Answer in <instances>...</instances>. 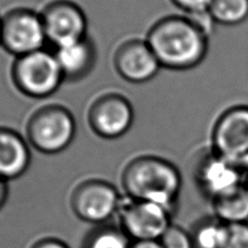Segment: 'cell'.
I'll return each instance as SVG.
<instances>
[{"instance_id": "6da1fadb", "label": "cell", "mask_w": 248, "mask_h": 248, "mask_svg": "<svg viewBox=\"0 0 248 248\" xmlns=\"http://www.w3.org/2000/svg\"><path fill=\"white\" fill-rule=\"evenodd\" d=\"M213 24L209 14L168 16L152 25L145 41L162 68L189 70L207 57L209 34Z\"/></svg>"}, {"instance_id": "7a4b0ae2", "label": "cell", "mask_w": 248, "mask_h": 248, "mask_svg": "<svg viewBox=\"0 0 248 248\" xmlns=\"http://www.w3.org/2000/svg\"><path fill=\"white\" fill-rule=\"evenodd\" d=\"M126 197L153 202L174 215L183 186L177 166L156 155H140L128 162L122 173Z\"/></svg>"}, {"instance_id": "3957f363", "label": "cell", "mask_w": 248, "mask_h": 248, "mask_svg": "<svg viewBox=\"0 0 248 248\" xmlns=\"http://www.w3.org/2000/svg\"><path fill=\"white\" fill-rule=\"evenodd\" d=\"M77 124L66 106L46 104L29 117L25 135L29 144L44 155H57L69 147L75 139Z\"/></svg>"}, {"instance_id": "277c9868", "label": "cell", "mask_w": 248, "mask_h": 248, "mask_svg": "<svg viewBox=\"0 0 248 248\" xmlns=\"http://www.w3.org/2000/svg\"><path fill=\"white\" fill-rule=\"evenodd\" d=\"M11 79L20 93L32 98L53 95L65 81L54 52L45 48L16 57Z\"/></svg>"}, {"instance_id": "5b68a950", "label": "cell", "mask_w": 248, "mask_h": 248, "mask_svg": "<svg viewBox=\"0 0 248 248\" xmlns=\"http://www.w3.org/2000/svg\"><path fill=\"white\" fill-rule=\"evenodd\" d=\"M213 151L243 173L248 170V104L225 108L211 130Z\"/></svg>"}, {"instance_id": "8992f818", "label": "cell", "mask_w": 248, "mask_h": 248, "mask_svg": "<svg viewBox=\"0 0 248 248\" xmlns=\"http://www.w3.org/2000/svg\"><path fill=\"white\" fill-rule=\"evenodd\" d=\"M124 198L112 183L88 178L77 184L70 195V208L81 221L90 224L108 223L118 215Z\"/></svg>"}, {"instance_id": "52a82bcc", "label": "cell", "mask_w": 248, "mask_h": 248, "mask_svg": "<svg viewBox=\"0 0 248 248\" xmlns=\"http://www.w3.org/2000/svg\"><path fill=\"white\" fill-rule=\"evenodd\" d=\"M47 37L41 14L29 8L8 11L0 23V46L14 57L44 49Z\"/></svg>"}, {"instance_id": "ba28073f", "label": "cell", "mask_w": 248, "mask_h": 248, "mask_svg": "<svg viewBox=\"0 0 248 248\" xmlns=\"http://www.w3.org/2000/svg\"><path fill=\"white\" fill-rule=\"evenodd\" d=\"M118 217L119 225L132 242L160 241L172 225L173 213L160 204L126 197Z\"/></svg>"}, {"instance_id": "9c48e42d", "label": "cell", "mask_w": 248, "mask_h": 248, "mask_svg": "<svg viewBox=\"0 0 248 248\" xmlns=\"http://www.w3.org/2000/svg\"><path fill=\"white\" fill-rule=\"evenodd\" d=\"M88 124L97 137L103 139H118L126 135L134 124V108L121 93L101 94L88 109Z\"/></svg>"}, {"instance_id": "30bf717a", "label": "cell", "mask_w": 248, "mask_h": 248, "mask_svg": "<svg viewBox=\"0 0 248 248\" xmlns=\"http://www.w3.org/2000/svg\"><path fill=\"white\" fill-rule=\"evenodd\" d=\"M194 176L200 191L213 202L241 187L245 173L210 148L199 155L195 163Z\"/></svg>"}, {"instance_id": "8fae6325", "label": "cell", "mask_w": 248, "mask_h": 248, "mask_svg": "<svg viewBox=\"0 0 248 248\" xmlns=\"http://www.w3.org/2000/svg\"><path fill=\"white\" fill-rule=\"evenodd\" d=\"M40 14L47 42L55 48L88 36L87 16L74 1L55 0L47 3Z\"/></svg>"}, {"instance_id": "7c38bea8", "label": "cell", "mask_w": 248, "mask_h": 248, "mask_svg": "<svg viewBox=\"0 0 248 248\" xmlns=\"http://www.w3.org/2000/svg\"><path fill=\"white\" fill-rule=\"evenodd\" d=\"M118 76L130 83H144L152 80L161 65L145 40L130 38L118 45L113 57Z\"/></svg>"}, {"instance_id": "4fadbf2b", "label": "cell", "mask_w": 248, "mask_h": 248, "mask_svg": "<svg viewBox=\"0 0 248 248\" xmlns=\"http://www.w3.org/2000/svg\"><path fill=\"white\" fill-rule=\"evenodd\" d=\"M54 54L63 79L70 82H76L88 77L92 72L97 59L96 47L88 36L56 47Z\"/></svg>"}, {"instance_id": "5bb4252c", "label": "cell", "mask_w": 248, "mask_h": 248, "mask_svg": "<svg viewBox=\"0 0 248 248\" xmlns=\"http://www.w3.org/2000/svg\"><path fill=\"white\" fill-rule=\"evenodd\" d=\"M31 160L28 140L14 129L0 127V179L8 183L21 177Z\"/></svg>"}, {"instance_id": "9a60e30c", "label": "cell", "mask_w": 248, "mask_h": 248, "mask_svg": "<svg viewBox=\"0 0 248 248\" xmlns=\"http://www.w3.org/2000/svg\"><path fill=\"white\" fill-rule=\"evenodd\" d=\"M211 203L213 215L224 224L248 223V190L245 184Z\"/></svg>"}, {"instance_id": "2e32d148", "label": "cell", "mask_w": 248, "mask_h": 248, "mask_svg": "<svg viewBox=\"0 0 248 248\" xmlns=\"http://www.w3.org/2000/svg\"><path fill=\"white\" fill-rule=\"evenodd\" d=\"M228 225L216 217H204L190 233L194 248H223Z\"/></svg>"}, {"instance_id": "e0dca14e", "label": "cell", "mask_w": 248, "mask_h": 248, "mask_svg": "<svg viewBox=\"0 0 248 248\" xmlns=\"http://www.w3.org/2000/svg\"><path fill=\"white\" fill-rule=\"evenodd\" d=\"M132 241L121 225H97L84 239L83 248H130Z\"/></svg>"}, {"instance_id": "ac0fdd59", "label": "cell", "mask_w": 248, "mask_h": 248, "mask_svg": "<svg viewBox=\"0 0 248 248\" xmlns=\"http://www.w3.org/2000/svg\"><path fill=\"white\" fill-rule=\"evenodd\" d=\"M209 16L217 24L239 25L248 19V0H212Z\"/></svg>"}, {"instance_id": "d6986e66", "label": "cell", "mask_w": 248, "mask_h": 248, "mask_svg": "<svg viewBox=\"0 0 248 248\" xmlns=\"http://www.w3.org/2000/svg\"><path fill=\"white\" fill-rule=\"evenodd\" d=\"M160 243L163 248H194L190 233L174 224L161 237Z\"/></svg>"}, {"instance_id": "ffe728a7", "label": "cell", "mask_w": 248, "mask_h": 248, "mask_svg": "<svg viewBox=\"0 0 248 248\" xmlns=\"http://www.w3.org/2000/svg\"><path fill=\"white\" fill-rule=\"evenodd\" d=\"M223 248H248V223L228 225Z\"/></svg>"}, {"instance_id": "44dd1931", "label": "cell", "mask_w": 248, "mask_h": 248, "mask_svg": "<svg viewBox=\"0 0 248 248\" xmlns=\"http://www.w3.org/2000/svg\"><path fill=\"white\" fill-rule=\"evenodd\" d=\"M170 1L187 16H198L209 14V8L212 0H170Z\"/></svg>"}, {"instance_id": "7402d4cb", "label": "cell", "mask_w": 248, "mask_h": 248, "mask_svg": "<svg viewBox=\"0 0 248 248\" xmlns=\"http://www.w3.org/2000/svg\"><path fill=\"white\" fill-rule=\"evenodd\" d=\"M30 248H69V246L56 237H43L34 242Z\"/></svg>"}, {"instance_id": "603a6c76", "label": "cell", "mask_w": 248, "mask_h": 248, "mask_svg": "<svg viewBox=\"0 0 248 248\" xmlns=\"http://www.w3.org/2000/svg\"><path fill=\"white\" fill-rule=\"evenodd\" d=\"M130 248H163L160 241H139L132 242Z\"/></svg>"}, {"instance_id": "cb8c5ba5", "label": "cell", "mask_w": 248, "mask_h": 248, "mask_svg": "<svg viewBox=\"0 0 248 248\" xmlns=\"http://www.w3.org/2000/svg\"><path fill=\"white\" fill-rule=\"evenodd\" d=\"M8 192H9V189H8V183L0 179V209H1L8 199Z\"/></svg>"}, {"instance_id": "d4e9b609", "label": "cell", "mask_w": 248, "mask_h": 248, "mask_svg": "<svg viewBox=\"0 0 248 248\" xmlns=\"http://www.w3.org/2000/svg\"><path fill=\"white\" fill-rule=\"evenodd\" d=\"M244 184H245V186L248 190V170L245 173V178H244Z\"/></svg>"}, {"instance_id": "484cf974", "label": "cell", "mask_w": 248, "mask_h": 248, "mask_svg": "<svg viewBox=\"0 0 248 248\" xmlns=\"http://www.w3.org/2000/svg\"><path fill=\"white\" fill-rule=\"evenodd\" d=\"M0 23H1V18H0Z\"/></svg>"}]
</instances>
